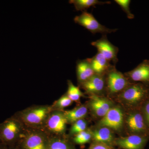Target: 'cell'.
I'll return each instance as SVG.
<instances>
[{"instance_id":"6da1fadb","label":"cell","mask_w":149,"mask_h":149,"mask_svg":"<svg viewBox=\"0 0 149 149\" xmlns=\"http://www.w3.org/2000/svg\"><path fill=\"white\" fill-rule=\"evenodd\" d=\"M51 111V105L34 106L17 112L13 116L26 128L42 130Z\"/></svg>"},{"instance_id":"603a6c76","label":"cell","mask_w":149,"mask_h":149,"mask_svg":"<svg viewBox=\"0 0 149 149\" xmlns=\"http://www.w3.org/2000/svg\"><path fill=\"white\" fill-rule=\"evenodd\" d=\"M68 88L66 94L72 102L79 101L81 97L85 96L80 91V87L75 86L70 80L68 81Z\"/></svg>"},{"instance_id":"ffe728a7","label":"cell","mask_w":149,"mask_h":149,"mask_svg":"<svg viewBox=\"0 0 149 149\" xmlns=\"http://www.w3.org/2000/svg\"><path fill=\"white\" fill-rule=\"evenodd\" d=\"M69 2L74 5L76 10L82 12L86 11L89 8L97 5L109 4L111 3L110 1L102 2L98 0H70Z\"/></svg>"},{"instance_id":"44dd1931","label":"cell","mask_w":149,"mask_h":149,"mask_svg":"<svg viewBox=\"0 0 149 149\" xmlns=\"http://www.w3.org/2000/svg\"><path fill=\"white\" fill-rule=\"evenodd\" d=\"M74 145H83L92 142V129L88 128L87 130L80 132L70 138Z\"/></svg>"},{"instance_id":"cb8c5ba5","label":"cell","mask_w":149,"mask_h":149,"mask_svg":"<svg viewBox=\"0 0 149 149\" xmlns=\"http://www.w3.org/2000/svg\"><path fill=\"white\" fill-rule=\"evenodd\" d=\"M72 103L73 102L68 97L65 93L51 105V109L52 111H64L65 108L71 105Z\"/></svg>"},{"instance_id":"9a60e30c","label":"cell","mask_w":149,"mask_h":149,"mask_svg":"<svg viewBox=\"0 0 149 149\" xmlns=\"http://www.w3.org/2000/svg\"><path fill=\"white\" fill-rule=\"evenodd\" d=\"M92 142L114 147L116 138L113 131L106 127H97L92 130Z\"/></svg>"},{"instance_id":"277c9868","label":"cell","mask_w":149,"mask_h":149,"mask_svg":"<svg viewBox=\"0 0 149 149\" xmlns=\"http://www.w3.org/2000/svg\"><path fill=\"white\" fill-rule=\"evenodd\" d=\"M49 138L43 130L26 128L16 146L19 149H47Z\"/></svg>"},{"instance_id":"f1b7e54d","label":"cell","mask_w":149,"mask_h":149,"mask_svg":"<svg viewBox=\"0 0 149 149\" xmlns=\"http://www.w3.org/2000/svg\"><path fill=\"white\" fill-rule=\"evenodd\" d=\"M7 149H19L18 147L16 146H13L8 147Z\"/></svg>"},{"instance_id":"9c48e42d","label":"cell","mask_w":149,"mask_h":149,"mask_svg":"<svg viewBox=\"0 0 149 149\" xmlns=\"http://www.w3.org/2000/svg\"><path fill=\"white\" fill-rule=\"evenodd\" d=\"M74 20L75 23L85 27L93 34L100 33L106 35L116 32L118 30L116 29H109L102 25L93 14L86 11L83 12L80 15L75 17Z\"/></svg>"},{"instance_id":"52a82bcc","label":"cell","mask_w":149,"mask_h":149,"mask_svg":"<svg viewBox=\"0 0 149 149\" xmlns=\"http://www.w3.org/2000/svg\"><path fill=\"white\" fill-rule=\"evenodd\" d=\"M64 111H52L42 130L49 136H65L68 125Z\"/></svg>"},{"instance_id":"30bf717a","label":"cell","mask_w":149,"mask_h":149,"mask_svg":"<svg viewBox=\"0 0 149 149\" xmlns=\"http://www.w3.org/2000/svg\"><path fill=\"white\" fill-rule=\"evenodd\" d=\"M87 105L92 115L100 119L103 117L114 106L110 99L102 96L91 95Z\"/></svg>"},{"instance_id":"7c38bea8","label":"cell","mask_w":149,"mask_h":149,"mask_svg":"<svg viewBox=\"0 0 149 149\" xmlns=\"http://www.w3.org/2000/svg\"><path fill=\"white\" fill-rule=\"evenodd\" d=\"M91 45L95 47L98 52L101 54L109 61H112L115 65L118 61V48L109 41L106 35H103L100 39L92 42Z\"/></svg>"},{"instance_id":"4316f807","label":"cell","mask_w":149,"mask_h":149,"mask_svg":"<svg viewBox=\"0 0 149 149\" xmlns=\"http://www.w3.org/2000/svg\"><path fill=\"white\" fill-rule=\"evenodd\" d=\"M87 149H116L114 147L110 146L105 144L92 142Z\"/></svg>"},{"instance_id":"2e32d148","label":"cell","mask_w":149,"mask_h":149,"mask_svg":"<svg viewBox=\"0 0 149 149\" xmlns=\"http://www.w3.org/2000/svg\"><path fill=\"white\" fill-rule=\"evenodd\" d=\"M76 74L79 85L86 82L95 74L89 58L80 60L77 62Z\"/></svg>"},{"instance_id":"8fae6325","label":"cell","mask_w":149,"mask_h":149,"mask_svg":"<svg viewBox=\"0 0 149 149\" xmlns=\"http://www.w3.org/2000/svg\"><path fill=\"white\" fill-rule=\"evenodd\" d=\"M149 136L130 135L116 139L115 146L121 149H144Z\"/></svg>"},{"instance_id":"d4e9b609","label":"cell","mask_w":149,"mask_h":149,"mask_svg":"<svg viewBox=\"0 0 149 149\" xmlns=\"http://www.w3.org/2000/svg\"><path fill=\"white\" fill-rule=\"evenodd\" d=\"M114 1L118 5L123 11L126 13L127 17L129 19L134 18V15L131 13L130 9V0H115Z\"/></svg>"},{"instance_id":"d6986e66","label":"cell","mask_w":149,"mask_h":149,"mask_svg":"<svg viewBox=\"0 0 149 149\" xmlns=\"http://www.w3.org/2000/svg\"><path fill=\"white\" fill-rule=\"evenodd\" d=\"M64 113L68 124L71 125L77 120L85 118L88 115V109L87 105L82 104L73 109L64 110Z\"/></svg>"},{"instance_id":"3957f363","label":"cell","mask_w":149,"mask_h":149,"mask_svg":"<svg viewBox=\"0 0 149 149\" xmlns=\"http://www.w3.org/2000/svg\"><path fill=\"white\" fill-rule=\"evenodd\" d=\"M26 128L20 120L12 116L0 123V141L8 147L16 146Z\"/></svg>"},{"instance_id":"83f0119b","label":"cell","mask_w":149,"mask_h":149,"mask_svg":"<svg viewBox=\"0 0 149 149\" xmlns=\"http://www.w3.org/2000/svg\"><path fill=\"white\" fill-rule=\"evenodd\" d=\"M8 147L0 141V149H7Z\"/></svg>"},{"instance_id":"7402d4cb","label":"cell","mask_w":149,"mask_h":149,"mask_svg":"<svg viewBox=\"0 0 149 149\" xmlns=\"http://www.w3.org/2000/svg\"><path fill=\"white\" fill-rule=\"evenodd\" d=\"M71 125L68 134L67 135L70 139L88 128V121L85 118L77 120Z\"/></svg>"},{"instance_id":"5b68a950","label":"cell","mask_w":149,"mask_h":149,"mask_svg":"<svg viewBox=\"0 0 149 149\" xmlns=\"http://www.w3.org/2000/svg\"><path fill=\"white\" fill-rule=\"evenodd\" d=\"M124 128L130 135L149 136L147 128L140 108L127 110L124 116Z\"/></svg>"},{"instance_id":"7a4b0ae2","label":"cell","mask_w":149,"mask_h":149,"mask_svg":"<svg viewBox=\"0 0 149 149\" xmlns=\"http://www.w3.org/2000/svg\"><path fill=\"white\" fill-rule=\"evenodd\" d=\"M115 97L127 110L140 108L149 97V86L142 83H132Z\"/></svg>"},{"instance_id":"e0dca14e","label":"cell","mask_w":149,"mask_h":149,"mask_svg":"<svg viewBox=\"0 0 149 149\" xmlns=\"http://www.w3.org/2000/svg\"><path fill=\"white\" fill-rule=\"evenodd\" d=\"M89 59L95 74L105 75L113 65L99 52L93 58Z\"/></svg>"},{"instance_id":"8992f818","label":"cell","mask_w":149,"mask_h":149,"mask_svg":"<svg viewBox=\"0 0 149 149\" xmlns=\"http://www.w3.org/2000/svg\"><path fill=\"white\" fill-rule=\"evenodd\" d=\"M106 92L110 96H116L133 83L122 72L116 69L115 65L105 74Z\"/></svg>"},{"instance_id":"ba28073f","label":"cell","mask_w":149,"mask_h":149,"mask_svg":"<svg viewBox=\"0 0 149 149\" xmlns=\"http://www.w3.org/2000/svg\"><path fill=\"white\" fill-rule=\"evenodd\" d=\"M125 112L119 106L113 107L103 117L100 119L97 127H106L113 131L120 133L124 128Z\"/></svg>"},{"instance_id":"4fadbf2b","label":"cell","mask_w":149,"mask_h":149,"mask_svg":"<svg viewBox=\"0 0 149 149\" xmlns=\"http://www.w3.org/2000/svg\"><path fill=\"white\" fill-rule=\"evenodd\" d=\"M89 95L102 96L106 92L105 74H95L86 82L79 85Z\"/></svg>"},{"instance_id":"ac0fdd59","label":"cell","mask_w":149,"mask_h":149,"mask_svg":"<svg viewBox=\"0 0 149 149\" xmlns=\"http://www.w3.org/2000/svg\"><path fill=\"white\" fill-rule=\"evenodd\" d=\"M47 149H77L70 138L65 136H50Z\"/></svg>"},{"instance_id":"484cf974","label":"cell","mask_w":149,"mask_h":149,"mask_svg":"<svg viewBox=\"0 0 149 149\" xmlns=\"http://www.w3.org/2000/svg\"><path fill=\"white\" fill-rule=\"evenodd\" d=\"M140 110L146 125L149 130V97L142 104Z\"/></svg>"},{"instance_id":"5bb4252c","label":"cell","mask_w":149,"mask_h":149,"mask_svg":"<svg viewBox=\"0 0 149 149\" xmlns=\"http://www.w3.org/2000/svg\"><path fill=\"white\" fill-rule=\"evenodd\" d=\"M124 74L131 83H142L149 86V60H145Z\"/></svg>"}]
</instances>
